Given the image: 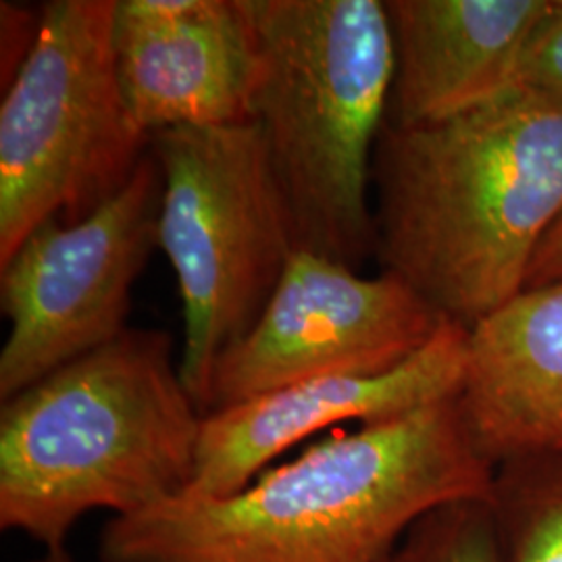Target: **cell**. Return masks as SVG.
Instances as JSON below:
<instances>
[{
  "instance_id": "5",
  "label": "cell",
  "mask_w": 562,
  "mask_h": 562,
  "mask_svg": "<svg viewBox=\"0 0 562 562\" xmlns=\"http://www.w3.org/2000/svg\"><path fill=\"white\" fill-rule=\"evenodd\" d=\"M117 0L42 4L34 46L0 104V265L42 223L115 199L150 153L115 59Z\"/></svg>"
},
{
  "instance_id": "11",
  "label": "cell",
  "mask_w": 562,
  "mask_h": 562,
  "mask_svg": "<svg viewBox=\"0 0 562 562\" xmlns=\"http://www.w3.org/2000/svg\"><path fill=\"white\" fill-rule=\"evenodd\" d=\"M559 0H387L394 86L387 121L452 120L517 88L529 42Z\"/></svg>"
},
{
  "instance_id": "6",
  "label": "cell",
  "mask_w": 562,
  "mask_h": 562,
  "mask_svg": "<svg viewBox=\"0 0 562 562\" xmlns=\"http://www.w3.org/2000/svg\"><path fill=\"white\" fill-rule=\"evenodd\" d=\"M159 248L183 306L181 380L204 413L215 364L259 322L296 250L255 121L153 134Z\"/></svg>"
},
{
  "instance_id": "9",
  "label": "cell",
  "mask_w": 562,
  "mask_h": 562,
  "mask_svg": "<svg viewBox=\"0 0 562 562\" xmlns=\"http://www.w3.org/2000/svg\"><path fill=\"white\" fill-rule=\"evenodd\" d=\"M469 329L446 322L417 355L383 373H331L290 383L202 419L190 496L225 498L255 482L288 448L327 427L390 422L459 396Z\"/></svg>"
},
{
  "instance_id": "3",
  "label": "cell",
  "mask_w": 562,
  "mask_h": 562,
  "mask_svg": "<svg viewBox=\"0 0 562 562\" xmlns=\"http://www.w3.org/2000/svg\"><path fill=\"white\" fill-rule=\"evenodd\" d=\"M201 406L173 340L130 327L0 406V529L65 548L97 510L130 517L188 492Z\"/></svg>"
},
{
  "instance_id": "7",
  "label": "cell",
  "mask_w": 562,
  "mask_h": 562,
  "mask_svg": "<svg viewBox=\"0 0 562 562\" xmlns=\"http://www.w3.org/2000/svg\"><path fill=\"white\" fill-rule=\"evenodd\" d=\"M161 194L150 150L115 199L80 222L42 223L0 265V401L130 329L134 283L159 248Z\"/></svg>"
},
{
  "instance_id": "8",
  "label": "cell",
  "mask_w": 562,
  "mask_h": 562,
  "mask_svg": "<svg viewBox=\"0 0 562 562\" xmlns=\"http://www.w3.org/2000/svg\"><path fill=\"white\" fill-rule=\"evenodd\" d=\"M446 322L398 276L364 278L294 250L255 327L215 364L204 415L331 373H383L417 355Z\"/></svg>"
},
{
  "instance_id": "1",
  "label": "cell",
  "mask_w": 562,
  "mask_h": 562,
  "mask_svg": "<svg viewBox=\"0 0 562 562\" xmlns=\"http://www.w3.org/2000/svg\"><path fill=\"white\" fill-rule=\"evenodd\" d=\"M496 464L459 396L334 431L225 498L180 494L109 519L102 562H383L446 504L490 501Z\"/></svg>"
},
{
  "instance_id": "18",
  "label": "cell",
  "mask_w": 562,
  "mask_h": 562,
  "mask_svg": "<svg viewBox=\"0 0 562 562\" xmlns=\"http://www.w3.org/2000/svg\"><path fill=\"white\" fill-rule=\"evenodd\" d=\"M34 562H76L71 559V554L67 552V548H55V550H44L41 559Z\"/></svg>"
},
{
  "instance_id": "13",
  "label": "cell",
  "mask_w": 562,
  "mask_h": 562,
  "mask_svg": "<svg viewBox=\"0 0 562 562\" xmlns=\"http://www.w3.org/2000/svg\"><path fill=\"white\" fill-rule=\"evenodd\" d=\"M492 508L503 562H562V454L498 464Z\"/></svg>"
},
{
  "instance_id": "16",
  "label": "cell",
  "mask_w": 562,
  "mask_h": 562,
  "mask_svg": "<svg viewBox=\"0 0 562 562\" xmlns=\"http://www.w3.org/2000/svg\"><path fill=\"white\" fill-rule=\"evenodd\" d=\"M2 78L13 80L27 59L41 25V13L2 2Z\"/></svg>"
},
{
  "instance_id": "17",
  "label": "cell",
  "mask_w": 562,
  "mask_h": 562,
  "mask_svg": "<svg viewBox=\"0 0 562 562\" xmlns=\"http://www.w3.org/2000/svg\"><path fill=\"white\" fill-rule=\"evenodd\" d=\"M562 281V217L543 238L527 278V290Z\"/></svg>"
},
{
  "instance_id": "12",
  "label": "cell",
  "mask_w": 562,
  "mask_h": 562,
  "mask_svg": "<svg viewBox=\"0 0 562 562\" xmlns=\"http://www.w3.org/2000/svg\"><path fill=\"white\" fill-rule=\"evenodd\" d=\"M462 413L483 454H562V281L531 288L469 329Z\"/></svg>"
},
{
  "instance_id": "2",
  "label": "cell",
  "mask_w": 562,
  "mask_h": 562,
  "mask_svg": "<svg viewBox=\"0 0 562 562\" xmlns=\"http://www.w3.org/2000/svg\"><path fill=\"white\" fill-rule=\"evenodd\" d=\"M562 217V101L525 88L452 120L383 125L373 257L471 329L527 290Z\"/></svg>"
},
{
  "instance_id": "15",
  "label": "cell",
  "mask_w": 562,
  "mask_h": 562,
  "mask_svg": "<svg viewBox=\"0 0 562 562\" xmlns=\"http://www.w3.org/2000/svg\"><path fill=\"white\" fill-rule=\"evenodd\" d=\"M517 88L562 101V0L529 42Z\"/></svg>"
},
{
  "instance_id": "14",
  "label": "cell",
  "mask_w": 562,
  "mask_h": 562,
  "mask_svg": "<svg viewBox=\"0 0 562 562\" xmlns=\"http://www.w3.org/2000/svg\"><path fill=\"white\" fill-rule=\"evenodd\" d=\"M383 562H503L492 498L431 510Z\"/></svg>"
},
{
  "instance_id": "4",
  "label": "cell",
  "mask_w": 562,
  "mask_h": 562,
  "mask_svg": "<svg viewBox=\"0 0 562 562\" xmlns=\"http://www.w3.org/2000/svg\"><path fill=\"white\" fill-rule=\"evenodd\" d=\"M257 41L252 121L296 250L352 269L375 250L373 159L394 86L382 0H246Z\"/></svg>"
},
{
  "instance_id": "10",
  "label": "cell",
  "mask_w": 562,
  "mask_h": 562,
  "mask_svg": "<svg viewBox=\"0 0 562 562\" xmlns=\"http://www.w3.org/2000/svg\"><path fill=\"white\" fill-rule=\"evenodd\" d=\"M121 92L144 134L252 121L257 41L246 0H117Z\"/></svg>"
}]
</instances>
